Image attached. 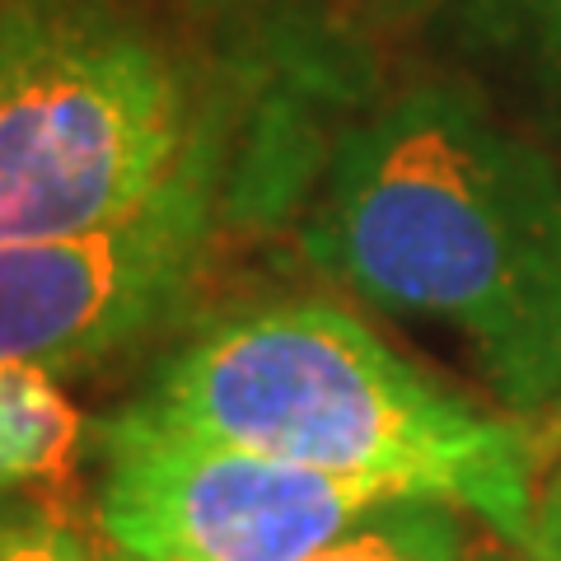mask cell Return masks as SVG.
<instances>
[{
  "label": "cell",
  "instance_id": "cell-1",
  "mask_svg": "<svg viewBox=\"0 0 561 561\" xmlns=\"http://www.w3.org/2000/svg\"><path fill=\"white\" fill-rule=\"evenodd\" d=\"M309 262L393 319L459 337L496 398H561V173L454 84L356 122L323 169Z\"/></svg>",
  "mask_w": 561,
  "mask_h": 561
},
{
  "label": "cell",
  "instance_id": "cell-2",
  "mask_svg": "<svg viewBox=\"0 0 561 561\" xmlns=\"http://www.w3.org/2000/svg\"><path fill=\"white\" fill-rule=\"evenodd\" d=\"M253 80L150 0H0V239L225 202Z\"/></svg>",
  "mask_w": 561,
  "mask_h": 561
},
{
  "label": "cell",
  "instance_id": "cell-3",
  "mask_svg": "<svg viewBox=\"0 0 561 561\" xmlns=\"http://www.w3.org/2000/svg\"><path fill=\"white\" fill-rule=\"evenodd\" d=\"M146 402L243 449L445 501L524 548L538 440L491 416L342 305H262L206 323L160 365Z\"/></svg>",
  "mask_w": 561,
  "mask_h": 561
},
{
  "label": "cell",
  "instance_id": "cell-4",
  "mask_svg": "<svg viewBox=\"0 0 561 561\" xmlns=\"http://www.w3.org/2000/svg\"><path fill=\"white\" fill-rule=\"evenodd\" d=\"M99 524L146 561H305L375 505V482L243 449L154 412L99 421Z\"/></svg>",
  "mask_w": 561,
  "mask_h": 561
},
{
  "label": "cell",
  "instance_id": "cell-5",
  "mask_svg": "<svg viewBox=\"0 0 561 561\" xmlns=\"http://www.w3.org/2000/svg\"><path fill=\"white\" fill-rule=\"evenodd\" d=\"M225 202L179 206L127 230L0 239V365L70 375L169 328L216 253Z\"/></svg>",
  "mask_w": 561,
  "mask_h": 561
},
{
  "label": "cell",
  "instance_id": "cell-6",
  "mask_svg": "<svg viewBox=\"0 0 561 561\" xmlns=\"http://www.w3.org/2000/svg\"><path fill=\"white\" fill-rule=\"evenodd\" d=\"M99 426L66 398L61 379L33 365H0V491H57L94 454Z\"/></svg>",
  "mask_w": 561,
  "mask_h": 561
},
{
  "label": "cell",
  "instance_id": "cell-7",
  "mask_svg": "<svg viewBox=\"0 0 561 561\" xmlns=\"http://www.w3.org/2000/svg\"><path fill=\"white\" fill-rule=\"evenodd\" d=\"M305 561H463V519L445 501L398 496L360 515Z\"/></svg>",
  "mask_w": 561,
  "mask_h": 561
},
{
  "label": "cell",
  "instance_id": "cell-8",
  "mask_svg": "<svg viewBox=\"0 0 561 561\" xmlns=\"http://www.w3.org/2000/svg\"><path fill=\"white\" fill-rule=\"evenodd\" d=\"M0 561H122L117 542L90 534L43 491H0Z\"/></svg>",
  "mask_w": 561,
  "mask_h": 561
},
{
  "label": "cell",
  "instance_id": "cell-9",
  "mask_svg": "<svg viewBox=\"0 0 561 561\" xmlns=\"http://www.w3.org/2000/svg\"><path fill=\"white\" fill-rule=\"evenodd\" d=\"M486 28L561 99V0H478Z\"/></svg>",
  "mask_w": 561,
  "mask_h": 561
},
{
  "label": "cell",
  "instance_id": "cell-10",
  "mask_svg": "<svg viewBox=\"0 0 561 561\" xmlns=\"http://www.w3.org/2000/svg\"><path fill=\"white\" fill-rule=\"evenodd\" d=\"M524 552L534 561H561V463L538 482L534 524H529V538H524Z\"/></svg>",
  "mask_w": 561,
  "mask_h": 561
},
{
  "label": "cell",
  "instance_id": "cell-11",
  "mask_svg": "<svg viewBox=\"0 0 561 561\" xmlns=\"http://www.w3.org/2000/svg\"><path fill=\"white\" fill-rule=\"evenodd\" d=\"M356 10H365V14H375V20H412V14L421 10V5H431V0H351Z\"/></svg>",
  "mask_w": 561,
  "mask_h": 561
},
{
  "label": "cell",
  "instance_id": "cell-12",
  "mask_svg": "<svg viewBox=\"0 0 561 561\" xmlns=\"http://www.w3.org/2000/svg\"><path fill=\"white\" fill-rule=\"evenodd\" d=\"M472 561H534L524 548H515V552H482V557H472Z\"/></svg>",
  "mask_w": 561,
  "mask_h": 561
},
{
  "label": "cell",
  "instance_id": "cell-13",
  "mask_svg": "<svg viewBox=\"0 0 561 561\" xmlns=\"http://www.w3.org/2000/svg\"><path fill=\"white\" fill-rule=\"evenodd\" d=\"M122 552V548H117ZM122 561H146V557H131V552H122Z\"/></svg>",
  "mask_w": 561,
  "mask_h": 561
}]
</instances>
